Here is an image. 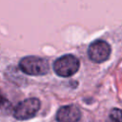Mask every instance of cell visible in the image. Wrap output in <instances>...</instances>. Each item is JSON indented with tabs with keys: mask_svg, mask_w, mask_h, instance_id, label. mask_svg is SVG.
Instances as JSON below:
<instances>
[{
	"mask_svg": "<svg viewBox=\"0 0 122 122\" xmlns=\"http://www.w3.org/2000/svg\"><path fill=\"white\" fill-rule=\"evenodd\" d=\"M9 102L7 101V99L3 96V94L0 92V108H3L4 106H6Z\"/></svg>",
	"mask_w": 122,
	"mask_h": 122,
	"instance_id": "cell-7",
	"label": "cell"
},
{
	"mask_svg": "<svg viewBox=\"0 0 122 122\" xmlns=\"http://www.w3.org/2000/svg\"><path fill=\"white\" fill-rule=\"evenodd\" d=\"M40 109V101L37 98H28L15 107L13 116L18 120H27L33 117Z\"/></svg>",
	"mask_w": 122,
	"mask_h": 122,
	"instance_id": "cell-3",
	"label": "cell"
},
{
	"mask_svg": "<svg viewBox=\"0 0 122 122\" xmlns=\"http://www.w3.org/2000/svg\"><path fill=\"white\" fill-rule=\"evenodd\" d=\"M80 63L77 57L72 54H65L57 58L53 63V71L62 77L73 75L79 69Z\"/></svg>",
	"mask_w": 122,
	"mask_h": 122,
	"instance_id": "cell-2",
	"label": "cell"
},
{
	"mask_svg": "<svg viewBox=\"0 0 122 122\" xmlns=\"http://www.w3.org/2000/svg\"><path fill=\"white\" fill-rule=\"evenodd\" d=\"M111 54V46L104 40H96L92 42L88 49L89 58L95 63L106 61Z\"/></svg>",
	"mask_w": 122,
	"mask_h": 122,
	"instance_id": "cell-4",
	"label": "cell"
},
{
	"mask_svg": "<svg viewBox=\"0 0 122 122\" xmlns=\"http://www.w3.org/2000/svg\"><path fill=\"white\" fill-rule=\"evenodd\" d=\"M20 70L29 75H44L49 72V62L42 57L30 55L23 57L19 62Z\"/></svg>",
	"mask_w": 122,
	"mask_h": 122,
	"instance_id": "cell-1",
	"label": "cell"
},
{
	"mask_svg": "<svg viewBox=\"0 0 122 122\" xmlns=\"http://www.w3.org/2000/svg\"><path fill=\"white\" fill-rule=\"evenodd\" d=\"M110 117L112 122H122V110L112 109L111 111Z\"/></svg>",
	"mask_w": 122,
	"mask_h": 122,
	"instance_id": "cell-6",
	"label": "cell"
},
{
	"mask_svg": "<svg viewBox=\"0 0 122 122\" xmlns=\"http://www.w3.org/2000/svg\"><path fill=\"white\" fill-rule=\"evenodd\" d=\"M80 117L81 112L75 105L63 106L56 113L57 122H78Z\"/></svg>",
	"mask_w": 122,
	"mask_h": 122,
	"instance_id": "cell-5",
	"label": "cell"
}]
</instances>
